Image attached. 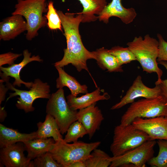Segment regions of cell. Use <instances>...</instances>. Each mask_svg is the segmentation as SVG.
Here are the masks:
<instances>
[{
    "mask_svg": "<svg viewBox=\"0 0 167 167\" xmlns=\"http://www.w3.org/2000/svg\"><path fill=\"white\" fill-rule=\"evenodd\" d=\"M57 12L61 20L67 47L64 49L62 58L54 63V66L63 67L71 64L79 72L84 70L89 72L87 62L88 59H95V57L93 51H89L84 47L81 40L79 27L82 15L79 13L75 16L73 13H64L60 10Z\"/></svg>",
    "mask_w": 167,
    "mask_h": 167,
    "instance_id": "cell-1",
    "label": "cell"
},
{
    "mask_svg": "<svg viewBox=\"0 0 167 167\" xmlns=\"http://www.w3.org/2000/svg\"><path fill=\"white\" fill-rule=\"evenodd\" d=\"M126 45L140 64L143 71L149 73H156L157 80L155 84H160L163 72L157 62L159 53L158 41L147 34L144 39L141 36L135 37Z\"/></svg>",
    "mask_w": 167,
    "mask_h": 167,
    "instance_id": "cell-2",
    "label": "cell"
},
{
    "mask_svg": "<svg viewBox=\"0 0 167 167\" xmlns=\"http://www.w3.org/2000/svg\"><path fill=\"white\" fill-rule=\"evenodd\" d=\"M101 143L100 141L87 143L78 141L70 144L63 139L55 142L49 152L54 159L62 167H69L75 162L85 161Z\"/></svg>",
    "mask_w": 167,
    "mask_h": 167,
    "instance_id": "cell-3",
    "label": "cell"
},
{
    "mask_svg": "<svg viewBox=\"0 0 167 167\" xmlns=\"http://www.w3.org/2000/svg\"><path fill=\"white\" fill-rule=\"evenodd\" d=\"M47 6L46 0H17L11 15H19L26 19L27 40H32L38 35V30L47 24V19L43 15L47 11Z\"/></svg>",
    "mask_w": 167,
    "mask_h": 167,
    "instance_id": "cell-4",
    "label": "cell"
},
{
    "mask_svg": "<svg viewBox=\"0 0 167 167\" xmlns=\"http://www.w3.org/2000/svg\"><path fill=\"white\" fill-rule=\"evenodd\" d=\"M167 117V101L161 96L152 98L139 100L131 103L122 116L120 125L132 123L137 118Z\"/></svg>",
    "mask_w": 167,
    "mask_h": 167,
    "instance_id": "cell-5",
    "label": "cell"
},
{
    "mask_svg": "<svg viewBox=\"0 0 167 167\" xmlns=\"http://www.w3.org/2000/svg\"><path fill=\"white\" fill-rule=\"evenodd\" d=\"M151 140L145 132L131 123L115 126L110 151L113 156L121 155Z\"/></svg>",
    "mask_w": 167,
    "mask_h": 167,
    "instance_id": "cell-6",
    "label": "cell"
},
{
    "mask_svg": "<svg viewBox=\"0 0 167 167\" xmlns=\"http://www.w3.org/2000/svg\"><path fill=\"white\" fill-rule=\"evenodd\" d=\"M77 110L71 109L66 101L63 88L51 94L46 107L47 114L56 120L62 135L66 133L70 125L77 121Z\"/></svg>",
    "mask_w": 167,
    "mask_h": 167,
    "instance_id": "cell-7",
    "label": "cell"
},
{
    "mask_svg": "<svg viewBox=\"0 0 167 167\" xmlns=\"http://www.w3.org/2000/svg\"><path fill=\"white\" fill-rule=\"evenodd\" d=\"M9 80L8 79L5 82L7 87L14 92L9 93L6 101L13 97L19 96L17 98L16 106L19 109L24 110L26 113L34 111L35 108L33 106L32 104L35 100L39 98L49 99L50 97L49 85L48 83L43 82L39 79L34 80L29 91L16 89L9 82Z\"/></svg>",
    "mask_w": 167,
    "mask_h": 167,
    "instance_id": "cell-8",
    "label": "cell"
},
{
    "mask_svg": "<svg viewBox=\"0 0 167 167\" xmlns=\"http://www.w3.org/2000/svg\"><path fill=\"white\" fill-rule=\"evenodd\" d=\"M156 143V140H149L121 155L111 157L109 167H145L153 157Z\"/></svg>",
    "mask_w": 167,
    "mask_h": 167,
    "instance_id": "cell-9",
    "label": "cell"
},
{
    "mask_svg": "<svg viewBox=\"0 0 167 167\" xmlns=\"http://www.w3.org/2000/svg\"><path fill=\"white\" fill-rule=\"evenodd\" d=\"M160 96L161 91L159 85H155L153 88L148 87L143 82L141 76L139 75L134 80L124 96L119 102L113 106L110 109L114 110L121 108L128 104L133 103L139 97L152 98Z\"/></svg>",
    "mask_w": 167,
    "mask_h": 167,
    "instance_id": "cell-10",
    "label": "cell"
},
{
    "mask_svg": "<svg viewBox=\"0 0 167 167\" xmlns=\"http://www.w3.org/2000/svg\"><path fill=\"white\" fill-rule=\"evenodd\" d=\"M132 124L136 128L146 133L151 140H167V117L137 118Z\"/></svg>",
    "mask_w": 167,
    "mask_h": 167,
    "instance_id": "cell-11",
    "label": "cell"
},
{
    "mask_svg": "<svg viewBox=\"0 0 167 167\" xmlns=\"http://www.w3.org/2000/svg\"><path fill=\"white\" fill-rule=\"evenodd\" d=\"M26 150L23 142H18L0 150V164L6 167H31L32 161L25 156Z\"/></svg>",
    "mask_w": 167,
    "mask_h": 167,
    "instance_id": "cell-12",
    "label": "cell"
},
{
    "mask_svg": "<svg viewBox=\"0 0 167 167\" xmlns=\"http://www.w3.org/2000/svg\"><path fill=\"white\" fill-rule=\"evenodd\" d=\"M23 59L19 63H14L8 67L0 66V71L2 72H0V76L4 82L9 79L10 76L14 78L15 80L12 84L14 87L17 86L20 87L22 84H23L26 87L30 88L33 82H26L22 80L20 77V72L22 69L29 63L33 61L42 62L43 61L38 55H34L31 57V53L27 49L23 51Z\"/></svg>",
    "mask_w": 167,
    "mask_h": 167,
    "instance_id": "cell-13",
    "label": "cell"
},
{
    "mask_svg": "<svg viewBox=\"0 0 167 167\" xmlns=\"http://www.w3.org/2000/svg\"><path fill=\"white\" fill-rule=\"evenodd\" d=\"M96 103L80 109L77 113V120L80 122L87 131L91 139L96 131L100 129L104 118Z\"/></svg>",
    "mask_w": 167,
    "mask_h": 167,
    "instance_id": "cell-14",
    "label": "cell"
},
{
    "mask_svg": "<svg viewBox=\"0 0 167 167\" xmlns=\"http://www.w3.org/2000/svg\"><path fill=\"white\" fill-rule=\"evenodd\" d=\"M136 15L135 9L133 8H125L122 5L121 0H112L105 7L98 17L100 21L107 24L110 18L116 17L124 24H128L133 21Z\"/></svg>",
    "mask_w": 167,
    "mask_h": 167,
    "instance_id": "cell-15",
    "label": "cell"
},
{
    "mask_svg": "<svg viewBox=\"0 0 167 167\" xmlns=\"http://www.w3.org/2000/svg\"><path fill=\"white\" fill-rule=\"evenodd\" d=\"M27 30V23L23 16L12 15L0 23V40L8 41L14 39Z\"/></svg>",
    "mask_w": 167,
    "mask_h": 167,
    "instance_id": "cell-16",
    "label": "cell"
},
{
    "mask_svg": "<svg viewBox=\"0 0 167 167\" xmlns=\"http://www.w3.org/2000/svg\"><path fill=\"white\" fill-rule=\"evenodd\" d=\"M98 88L94 91L87 93L79 97L75 96L71 94L66 96L67 101L70 108L73 110H77L86 108L101 100H107L110 96L107 93H101L103 91Z\"/></svg>",
    "mask_w": 167,
    "mask_h": 167,
    "instance_id": "cell-17",
    "label": "cell"
},
{
    "mask_svg": "<svg viewBox=\"0 0 167 167\" xmlns=\"http://www.w3.org/2000/svg\"><path fill=\"white\" fill-rule=\"evenodd\" d=\"M37 138L36 131L30 133H21L16 130L0 124V148L18 142L23 143Z\"/></svg>",
    "mask_w": 167,
    "mask_h": 167,
    "instance_id": "cell-18",
    "label": "cell"
},
{
    "mask_svg": "<svg viewBox=\"0 0 167 167\" xmlns=\"http://www.w3.org/2000/svg\"><path fill=\"white\" fill-rule=\"evenodd\" d=\"M58 73V77L56 80V87L58 89L68 87L71 94L75 96L80 93H88V87L85 84L81 85L74 77L68 74L59 66H55Z\"/></svg>",
    "mask_w": 167,
    "mask_h": 167,
    "instance_id": "cell-19",
    "label": "cell"
},
{
    "mask_svg": "<svg viewBox=\"0 0 167 167\" xmlns=\"http://www.w3.org/2000/svg\"><path fill=\"white\" fill-rule=\"evenodd\" d=\"M55 141L53 138H38L23 142L27 152V157L31 160L52 148Z\"/></svg>",
    "mask_w": 167,
    "mask_h": 167,
    "instance_id": "cell-20",
    "label": "cell"
},
{
    "mask_svg": "<svg viewBox=\"0 0 167 167\" xmlns=\"http://www.w3.org/2000/svg\"><path fill=\"white\" fill-rule=\"evenodd\" d=\"M95 59L98 66L103 70H107L109 72L123 71L116 57L110 54L108 49L102 47L93 51Z\"/></svg>",
    "mask_w": 167,
    "mask_h": 167,
    "instance_id": "cell-21",
    "label": "cell"
},
{
    "mask_svg": "<svg viewBox=\"0 0 167 167\" xmlns=\"http://www.w3.org/2000/svg\"><path fill=\"white\" fill-rule=\"evenodd\" d=\"M37 126V138L52 137L55 142L63 139L56 120L50 115L47 114L44 121L38 122Z\"/></svg>",
    "mask_w": 167,
    "mask_h": 167,
    "instance_id": "cell-22",
    "label": "cell"
},
{
    "mask_svg": "<svg viewBox=\"0 0 167 167\" xmlns=\"http://www.w3.org/2000/svg\"><path fill=\"white\" fill-rule=\"evenodd\" d=\"M82 5L83 10L79 12L82 15V23L96 21L98 16L107 4V0H78Z\"/></svg>",
    "mask_w": 167,
    "mask_h": 167,
    "instance_id": "cell-23",
    "label": "cell"
},
{
    "mask_svg": "<svg viewBox=\"0 0 167 167\" xmlns=\"http://www.w3.org/2000/svg\"><path fill=\"white\" fill-rule=\"evenodd\" d=\"M111 157L104 151L96 148L93 151L84 162L86 167H109Z\"/></svg>",
    "mask_w": 167,
    "mask_h": 167,
    "instance_id": "cell-24",
    "label": "cell"
},
{
    "mask_svg": "<svg viewBox=\"0 0 167 167\" xmlns=\"http://www.w3.org/2000/svg\"><path fill=\"white\" fill-rule=\"evenodd\" d=\"M66 133L63 140L67 143L76 142L79 138H82L86 135L88 134L84 126L77 120L70 125Z\"/></svg>",
    "mask_w": 167,
    "mask_h": 167,
    "instance_id": "cell-25",
    "label": "cell"
},
{
    "mask_svg": "<svg viewBox=\"0 0 167 167\" xmlns=\"http://www.w3.org/2000/svg\"><path fill=\"white\" fill-rule=\"evenodd\" d=\"M157 143L159 148L158 154L153 157L147 163L153 167H167V140L158 139Z\"/></svg>",
    "mask_w": 167,
    "mask_h": 167,
    "instance_id": "cell-26",
    "label": "cell"
},
{
    "mask_svg": "<svg viewBox=\"0 0 167 167\" xmlns=\"http://www.w3.org/2000/svg\"><path fill=\"white\" fill-rule=\"evenodd\" d=\"M108 51L110 54L116 57L120 66L136 61L134 54L128 47L115 46L108 49Z\"/></svg>",
    "mask_w": 167,
    "mask_h": 167,
    "instance_id": "cell-27",
    "label": "cell"
},
{
    "mask_svg": "<svg viewBox=\"0 0 167 167\" xmlns=\"http://www.w3.org/2000/svg\"><path fill=\"white\" fill-rule=\"evenodd\" d=\"M48 11L45 15L47 21V25L51 30L59 29L62 31V26L61 20L57 10L54 8V2L49 1L47 4Z\"/></svg>",
    "mask_w": 167,
    "mask_h": 167,
    "instance_id": "cell-28",
    "label": "cell"
},
{
    "mask_svg": "<svg viewBox=\"0 0 167 167\" xmlns=\"http://www.w3.org/2000/svg\"><path fill=\"white\" fill-rule=\"evenodd\" d=\"M31 167H62L53 158L49 152L36 157L32 161Z\"/></svg>",
    "mask_w": 167,
    "mask_h": 167,
    "instance_id": "cell-29",
    "label": "cell"
},
{
    "mask_svg": "<svg viewBox=\"0 0 167 167\" xmlns=\"http://www.w3.org/2000/svg\"><path fill=\"white\" fill-rule=\"evenodd\" d=\"M157 37L159 43V53L157 61H167V42L159 33L157 34Z\"/></svg>",
    "mask_w": 167,
    "mask_h": 167,
    "instance_id": "cell-30",
    "label": "cell"
},
{
    "mask_svg": "<svg viewBox=\"0 0 167 167\" xmlns=\"http://www.w3.org/2000/svg\"><path fill=\"white\" fill-rule=\"evenodd\" d=\"M22 54L14 53L9 52L0 55V66L7 64L9 66L14 63V61L22 56Z\"/></svg>",
    "mask_w": 167,
    "mask_h": 167,
    "instance_id": "cell-31",
    "label": "cell"
},
{
    "mask_svg": "<svg viewBox=\"0 0 167 167\" xmlns=\"http://www.w3.org/2000/svg\"><path fill=\"white\" fill-rule=\"evenodd\" d=\"M158 63L163 66L167 71V61H161ZM159 85L161 96L167 101V79L162 80L161 83Z\"/></svg>",
    "mask_w": 167,
    "mask_h": 167,
    "instance_id": "cell-32",
    "label": "cell"
},
{
    "mask_svg": "<svg viewBox=\"0 0 167 167\" xmlns=\"http://www.w3.org/2000/svg\"><path fill=\"white\" fill-rule=\"evenodd\" d=\"M4 81L2 79H0V105L2 102L4 100L5 97V95L6 92L9 88H6L3 84Z\"/></svg>",
    "mask_w": 167,
    "mask_h": 167,
    "instance_id": "cell-33",
    "label": "cell"
},
{
    "mask_svg": "<svg viewBox=\"0 0 167 167\" xmlns=\"http://www.w3.org/2000/svg\"><path fill=\"white\" fill-rule=\"evenodd\" d=\"M7 116L6 112L3 107L0 106V121L2 122L5 120Z\"/></svg>",
    "mask_w": 167,
    "mask_h": 167,
    "instance_id": "cell-34",
    "label": "cell"
},
{
    "mask_svg": "<svg viewBox=\"0 0 167 167\" xmlns=\"http://www.w3.org/2000/svg\"><path fill=\"white\" fill-rule=\"evenodd\" d=\"M69 167H86L84 161H77L75 162L71 165Z\"/></svg>",
    "mask_w": 167,
    "mask_h": 167,
    "instance_id": "cell-35",
    "label": "cell"
}]
</instances>
